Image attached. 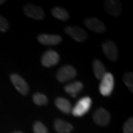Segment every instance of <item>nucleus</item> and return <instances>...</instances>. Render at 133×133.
<instances>
[{"instance_id": "6ab92c4d", "label": "nucleus", "mask_w": 133, "mask_h": 133, "mask_svg": "<svg viewBox=\"0 0 133 133\" xmlns=\"http://www.w3.org/2000/svg\"><path fill=\"white\" fill-rule=\"evenodd\" d=\"M123 81L125 83V84L127 86L129 90L131 92L133 91V75L132 72H127L123 76Z\"/></svg>"}, {"instance_id": "423d86ee", "label": "nucleus", "mask_w": 133, "mask_h": 133, "mask_svg": "<svg viewBox=\"0 0 133 133\" xmlns=\"http://www.w3.org/2000/svg\"><path fill=\"white\" fill-rule=\"evenodd\" d=\"M92 118L95 124L101 127H106L109 124L111 116L109 112L104 108L98 109L93 113Z\"/></svg>"}, {"instance_id": "9d476101", "label": "nucleus", "mask_w": 133, "mask_h": 133, "mask_svg": "<svg viewBox=\"0 0 133 133\" xmlns=\"http://www.w3.org/2000/svg\"><path fill=\"white\" fill-rule=\"evenodd\" d=\"M104 7L106 11L110 16L118 17L121 14L122 5L120 1L116 0H107L104 2Z\"/></svg>"}, {"instance_id": "2eb2a0df", "label": "nucleus", "mask_w": 133, "mask_h": 133, "mask_svg": "<svg viewBox=\"0 0 133 133\" xmlns=\"http://www.w3.org/2000/svg\"><path fill=\"white\" fill-rule=\"evenodd\" d=\"M55 104L58 109L66 114L70 113L72 111V105L70 102L64 98H57L55 100Z\"/></svg>"}, {"instance_id": "412c9836", "label": "nucleus", "mask_w": 133, "mask_h": 133, "mask_svg": "<svg viewBox=\"0 0 133 133\" xmlns=\"http://www.w3.org/2000/svg\"><path fill=\"white\" fill-rule=\"evenodd\" d=\"M124 133H132L133 132V118H129L123 127Z\"/></svg>"}, {"instance_id": "20e7f679", "label": "nucleus", "mask_w": 133, "mask_h": 133, "mask_svg": "<svg viewBox=\"0 0 133 133\" xmlns=\"http://www.w3.org/2000/svg\"><path fill=\"white\" fill-rule=\"evenodd\" d=\"M65 33L76 42H83L88 38L87 33L84 29L77 26H68L64 29Z\"/></svg>"}, {"instance_id": "0eeeda50", "label": "nucleus", "mask_w": 133, "mask_h": 133, "mask_svg": "<svg viewBox=\"0 0 133 133\" xmlns=\"http://www.w3.org/2000/svg\"><path fill=\"white\" fill-rule=\"evenodd\" d=\"M24 12L27 16L36 20H42L45 17V14L43 9L37 5L28 4L24 6Z\"/></svg>"}, {"instance_id": "a211bd4d", "label": "nucleus", "mask_w": 133, "mask_h": 133, "mask_svg": "<svg viewBox=\"0 0 133 133\" xmlns=\"http://www.w3.org/2000/svg\"><path fill=\"white\" fill-rule=\"evenodd\" d=\"M33 101L38 106H45L48 104V97L40 92H36L33 95Z\"/></svg>"}, {"instance_id": "9b49d317", "label": "nucleus", "mask_w": 133, "mask_h": 133, "mask_svg": "<svg viewBox=\"0 0 133 133\" xmlns=\"http://www.w3.org/2000/svg\"><path fill=\"white\" fill-rule=\"evenodd\" d=\"M84 24L87 28L97 33H104L106 31L105 24L96 18H88L84 21Z\"/></svg>"}, {"instance_id": "f03ea898", "label": "nucleus", "mask_w": 133, "mask_h": 133, "mask_svg": "<svg viewBox=\"0 0 133 133\" xmlns=\"http://www.w3.org/2000/svg\"><path fill=\"white\" fill-rule=\"evenodd\" d=\"M114 77L110 72H106L102 78L99 85V91L104 96H109L112 92L114 89Z\"/></svg>"}, {"instance_id": "ddd939ff", "label": "nucleus", "mask_w": 133, "mask_h": 133, "mask_svg": "<svg viewBox=\"0 0 133 133\" xmlns=\"http://www.w3.org/2000/svg\"><path fill=\"white\" fill-rule=\"evenodd\" d=\"M54 127L58 133H70L73 130V126L62 119H56L54 122Z\"/></svg>"}, {"instance_id": "7ed1b4c3", "label": "nucleus", "mask_w": 133, "mask_h": 133, "mask_svg": "<svg viewBox=\"0 0 133 133\" xmlns=\"http://www.w3.org/2000/svg\"><path fill=\"white\" fill-rule=\"evenodd\" d=\"M77 76L76 70L71 65H65L61 67L57 72L56 78L57 80L61 83H64L66 81L75 78Z\"/></svg>"}, {"instance_id": "f257e3e1", "label": "nucleus", "mask_w": 133, "mask_h": 133, "mask_svg": "<svg viewBox=\"0 0 133 133\" xmlns=\"http://www.w3.org/2000/svg\"><path fill=\"white\" fill-rule=\"evenodd\" d=\"M92 105V99L86 96L78 101L75 107L72 108V114L75 117H82L90 110Z\"/></svg>"}, {"instance_id": "b1692460", "label": "nucleus", "mask_w": 133, "mask_h": 133, "mask_svg": "<svg viewBox=\"0 0 133 133\" xmlns=\"http://www.w3.org/2000/svg\"><path fill=\"white\" fill-rule=\"evenodd\" d=\"M13 133H23V132H19V131H16V132H13Z\"/></svg>"}, {"instance_id": "5701e85b", "label": "nucleus", "mask_w": 133, "mask_h": 133, "mask_svg": "<svg viewBox=\"0 0 133 133\" xmlns=\"http://www.w3.org/2000/svg\"><path fill=\"white\" fill-rule=\"evenodd\" d=\"M5 2V0H0V5H2V4H4Z\"/></svg>"}, {"instance_id": "f8f14e48", "label": "nucleus", "mask_w": 133, "mask_h": 133, "mask_svg": "<svg viewBox=\"0 0 133 133\" xmlns=\"http://www.w3.org/2000/svg\"><path fill=\"white\" fill-rule=\"evenodd\" d=\"M37 39L39 42L44 45H57L62 42V37L58 35H50V34H40Z\"/></svg>"}, {"instance_id": "39448f33", "label": "nucleus", "mask_w": 133, "mask_h": 133, "mask_svg": "<svg viewBox=\"0 0 133 133\" xmlns=\"http://www.w3.org/2000/svg\"><path fill=\"white\" fill-rule=\"evenodd\" d=\"M10 78L19 93L23 95H27L28 93L29 86L22 76L16 73H12L10 76Z\"/></svg>"}, {"instance_id": "dca6fc26", "label": "nucleus", "mask_w": 133, "mask_h": 133, "mask_svg": "<svg viewBox=\"0 0 133 133\" xmlns=\"http://www.w3.org/2000/svg\"><path fill=\"white\" fill-rule=\"evenodd\" d=\"M92 68H93V72H94V75L95 77L98 80H101L107 72L106 68L104 65L103 64V63L98 59H95L92 63Z\"/></svg>"}, {"instance_id": "aec40b11", "label": "nucleus", "mask_w": 133, "mask_h": 133, "mask_svg": "<svg viewBox=\"0 0 133 133\" xmlns=\"http://www.w3.org/2000/svg\"><path fill=\"white\" fill-rule=\"evenodd\" d=\"M33 129L34 133H48L47 127L41 121H36L33 124Z\"/></svg>"}, {"instance_id": "f3484780", "label": "nucleus", "mask_w": 133, "mask_h": 133, "mask_svg": "<svg viewBox=\"0 0 133 133\" xmlns=\"http://www.w3.org/2000/svg\"><path fill=\"white\" fill-rule=\"evenodd\" d=\"M51 14L55 18L59 19L61 21H64V22L68 20L70 18V15H69V13L67 12V10L64 8H60V7L53 8L51 10Z\"/></svg>"}, {"instance_id": "4be33fe9", "label": "nucleus", "mask_w": 133, "mask_h": 133, "mask_svg": "<svg viewBox=\"0 0 133 133\" xmlns=\"http://www.w3.org/2000/svg\"><path fill=\"white\" fill-rule=\"evenodd\" d=\"M9 28V22L8 19L0 16V32H6Z\"/></svg>"}, {"instance_id": "4468645a", "label": "nucleus", "mask_w": 133, "mask_h": 133, "mask_svg": "<svg viewBox=\"0 0 133 133\" xmlns=\"http://www.w3.org/2000/svg\"><path fill=\"white\" fill-rule=\"evenodd\" d=\"M84 88V85L81 81H75L64 87V90L67 94L76 98L78 94H79Z\"/></svg>"}, {"instance_id": "6e6552de", "label": "nucleus", "mask_w": 133, "mask_h": 133, "mask_svg": "<svg viewBox=\"0 0 133 133\" xmlns=\"http://www.w3.org/2000/svg\"><path fill=\"white\" fill-rule=\"evenodd\" d=\"M102 50L106 56L110 61L115 62L118 58V50L116 44L112 41H106L102 44Z\"/></svg>"}, {"instance_id": "1a4fd4ad", "label": "nucleus", "mask_w": 133, "mask_h": 133, "mask_svg": "<svg viewBox=\"0 0 133 133\" xmlns=\"http://www.w3.org/2000/svg\"><path fill=\"white\" fill-rule=\"evenodd\" d=\"M60 61V56L58 53L54 50H50L44 53L42 57V64L45 67H51L56 65Z\"/></svg>"}]
</instances>
